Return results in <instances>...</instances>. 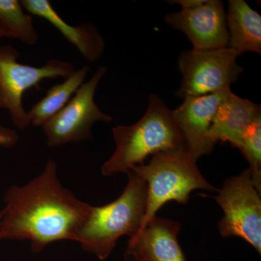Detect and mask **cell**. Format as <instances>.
I'll list each match as a JSON object with an SVG mask.
<instances>
[{"mask_svg":"<svg viewBox=\"0 0 261 261\" xmlns=\"http://www.w3.org/2000/svg\"><path fill=\"white\" fill-rule=\"evenodd\" d=\"M3 210L0 211V221H1L2 218H3Z\"/></svg>","mask_w":261,"mask_h":261,"instance_id":"44dd1931","label":"cell"},{"mask_svg":"<svg viewBox=\"0 0 261 261\" xmlns=\"http://www.w3.org/2000/svg\"><path fill=\"white\" fill-rule=\"evenodd\" d=\"M112 132L116 149L103 163V176L126 173L159 152L186 148L172 111L156 94L149 96L147 111L138 121L128 126L118 125Z\"/></svg>","mask_w":261,"mask_h":261,"instance_id":"7a4b0ae2","label":"cell"},{"mask_svg":"<svg viewBox=\"0 0 261 261\" xmlns=\"http://www.w3.org/2000/svg\"><path fill=\"white\" fill-rule=\"evenodd\" d=\"M0 28L5 37L18 39L28 45H34L39 39L32 17L24 13L18 0H0Z\"/></svg>","mask_w":261,"mask_h":261,"instance_id":"2e32d148","label":"cell"},{"mask_svg":"<svg viewBox=\"0 0 261 261\" xmlns=\"http://www.w3.org/2000/svg\"><path fill=\"white\" fill-rule=\"evenodd\" d=\"M23 8L30 14L45 19L66 40L75 46L86 61L93 63L102 56L106 47L104 39L92 24L73 27L61 18L47 0H23Z\"/></svg>","mask_w":261,"mask_h":261,"instance_id":"4fadbf2b","label":"cell"},{"mask_svg":"<svg viewBox=\"0 0 261 261\" xmlns=\"http://www.w3.org/2000/svg\"><path fill=\"white\" fill-rule=\"evenodd\" d=\"M238 149L249 163L252 181L261 193V118L249 127Z\"/></svg>","mask_w":261,"mask_h":261,"instance_id":"e0dca14e","label":"cell"},{"mask_svg":"<svg viewBox=\"0 0 261 261\" xmlns=\"http://www.w3.org/2000/svg\"><path fill=\"white\" fill-rule=\"evenodd\" d=\"M227 47L238 56L253 51L261 55V16L243 0H230L226 13Z\"/></svg>","mask_w":261,"mask_h":261,"instance_id":"5bb4252c","label":"cell"},{"mask_svg":"<svg viewBox=\"0 0 261 261\" xmlns=\"http://www.w3.org/2000/svg\"><path fill=\"white\" fill-rule=\"evenodd\" d=\"M170 27L186 34L196 50L227 47L226 13L220 0H205L203 4L165 16Z\"/></svg>","mask_w":261,"mask_h":261,"instance_id":"9c48e42d","label":"cell"},{"mask_svg":"<svg viewBox=\"0 0 261 261\" xmlns=\"http://www.w3.org/2000/svg\"><path fill=\"white\" fill-rule=\"evenodd\" d=\"M89 70V67L84 65L80 69L75 70L73 74L65 79L61 83L57 84L48 89L45 96L27 112L30 125L37 127L43 126L60 112L85 82Z\"/></svg>","mask_w":261,"mask_h":261,"instance_id":"9a60e30c","label":"cell"},{"mask_svg":"<svg viewBox=\"0 0 261 261\" xmlns=\"http://www.w3.org/2000/svg\"><path fill=\"white\" fill-rule=\"evenodd\" d=\"M238 53L228 47L185 50L178 58L182 75L177 97H198L231 89L243 71Z\"/></svg>","mask_w":261,"mask_h":261,"instance_id":"52a82bcc","label":"cell"},{"mask_svg":"<svg viewBox=\"0 0 261 261\" xmlns=\"http://www.w3.org/2000/svg\"><path fill=\"white\" fill-rule=\"evenodd\" d=\"M179 222L152 218L143 229L128 240L125 252L126 261H186L178 243Z\"/></svg>","mask_w":261,"mask_h":261,"instance_id":"8fae6325","label":"cell"},{"mask_svg":"<svg viewBox=\"0 0 261 261\" xmlns=\"http://www.w3.org/2000/svg\"><path fill=\"white\" fill-rule=\"evenodd\" d=\"M106 72V67L98 68L68 104L42 126L49 147L92 140L94 123L113 121L112 117L102 112L94 101L96 89Z\"/></svg>","mask_w":261,"mask_h":261,"instance_id":"ba28073f","label":"cell"},{"mask_svg":"<svg viewBox=\"0 0 261 261\" xmlns=\"http://www.w3.org/2000/svg\"><path fill=\"white\" fill-rule=\"evenodd\" d=\"M205 0H178V1L170 2L171 3H176L181 5V8L187 9V8H194L200 6L203 4Z\"/></svg>","mask_w":261,"mask_h":261,"instance_id":"d6986e66","label":"cell"},{"mask_svg":"<svg viewBox=\"0 0 261 261\" xmlns=\"http://www.w3.org/2000/svg\"><path fill=\"white\" fill-rule=\"evenodd\" d=\"M130 170L140 175L147 186V206L140 231L165 204L172 201L186 204L195 190H219L206 181L186 148L159 152L147 164Z\"/></svg>","mask_w":261,"mask_h":261,"instance_id":"277c9868","label":"cell"},{"mask_svg":"<svg viewBox=\"0 0 261 261\" xmlns=\"http://www.w3.org/2000/svg\"><path fill=\"white\" fill-rule=\"evenodd\" d=\"M20 53L12 45L0 46V108L9 111L13 124L23 130L30 126L28 113L23 106L25 92L38 88L45 80L63 78L75 71L70 62L53 59L40 67L18 63Z\"/></svg>","mask_w":261,"mask_h":261,"instance_id":"5b68a950","label":"cell"},{"mask_svg":"<svg viewBox=\"0 0 261 261\" xmlns=\"http://www.w3.org/2000/svg\"><path fill=\"white\" fill-rule=\"evenodd\" d=\"M215 199L224 211L219 222L221 236L243 239L260 255V193L252 181L249 168L226 179Z\"/></svg>","mask_w":261,"mask_h":261,"instance_id":"8992f818","label":"cell"},{"mask_svg":"<svg viewBox=\"0 0 261 261\" xmlns=\"http://www.w3.org/2000/svg\"><path fill=\"white\" fill-rule=\"evenodd\" d=\"M231 89L216 93L184 98V102L172 111L188 153L197 161L211 153L214 145L208 139V130L216 111Z\"/></svg>","mask_w":261,"mask_h":261,"instance_id":"30bf717a","label":"cell"},{"mask_svg":"<svg viewBox=\"0 0 261 261\" xmlns=\"http://www.w3.org/2000/svg\"><path fill=\"white\" fill-rule=\"evenodd\" d=\"M3 200L0 240H29L36 253L56 242H77L92 207L63 186L51 159L37 177L10 187Z\"/></svg>","mask_w":261,"mask_h":261,"instance_id":"6da1fadb","label":"cell"},{"mask_svg":"<svg viewBox=\"0 0 261 261\" xmlns=\"http://www.w3.org/2000/svg\"><path fill=\"white\" fill-rule=\"evenodd\" d=\"M5 37V33L3 32V31L2 30L1 28H0V39H3V38Z\"/></svg>","mask_w":261,"mask_h":261,"instance_id":"ffe728a7","label":"cell"},{"mask_svg":"<svg viewBox=\"0 0 261 261\" xmlns=\"http://www.w3.org/2000/svg\"><path fill=\"white\" fill-rule=\"evenodd\" d=\"M126 173L128 182L121 195L107 205H92L77 239L84 250L100 260L110 256L122 237H135L145 218L147 184L133 170Z\"/></svg>","mask_w":261,"mask_h":261,"instance_id":"3957f363","label":"cell"},{"mask_svg":"<svg viewBox=\"0 0 261 261\" xmlns=\"http://www.w3.org/2000/svg\"><path fill=\"white\" fill-rule=\"evenodd\" d=\"M19 135L15 130L0 125V146L13 147L18 143Z\"/></svg>","mask_w":261,"mask_h":261,"instance_id":"ac0fdd59","label":"cell"},{"mask_svg":"<svg viewBox=\"0 0 261 261\" xmlns=\"http://www.w3.org/2000/svg\"><path fill=\"white\" fill-rule=\"evenodd\" d=\"M260 118V105L231 91L216 111L208 130L209 140L214 145L219 142H228L239 148L249 127Z\"/></svg>","mask_w":261,"mask_h":261,"instance_id":"7c38bea8","label":"cell"}]
</instances>
